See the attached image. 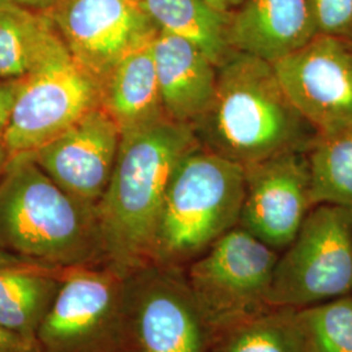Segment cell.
<instances>
[{
  "mask_svg": "<svg viewBox=\"0 0 352 352\" xmlns=\"http://www.w3.org/2000/svg\"><path fill=\"white\" fill-rule=\"evenodd\" d=\"M197 146L192 126L170 119L122 135L97 212L106 265L124 277L154 263L171 177L180 160Z\"/></svg>",
  "mask_w": 352,
  "mask_h": 352,
  "instance_id": "obj_1",
  "label": "cell"
},
{
  "mask_svg": "<svg viewBox=\"0 0 352 352\" xmlns=\"http://www.w3.org/2000/svg\"><path fill=\"white\" fill-rule=\"evenodd\" d=\"M192 129L202 149L243 167L308 151L318 138L289 101L273 64L241 51L218 67L213 102Z\"/></svg>",
  "mask_w": 352,
  "mask_h": 352,
  "instance_id": "obj_2",
  "label": "cell"
},
{
  "mask_svg": "<svg viewBox=\"0 0 352 352\" xmlns=\"http://www.w3.org/2000/svg\"><path fill=\"white\" fill-rule=\"evenodd\" d=\"M0 252L58 269L106 264L97 205L14 154L0 176Z\"/></svg>",
  "mask_w": 352,
  "mask_h": 352,
  "instance_id": "obj_3",
  "label": "cell"
},
{
  "mask_svg": "<svg viewBox=\"0 0 352 352\" xmlns=\"http://www.w3.org/2000/svg\"><path fill=\"white\" fill-rule=\"evenodd\" d=\"M245 168L201 146L176 166L166 193L154 263L186 267L239 225Z\"/></svg>",
  "mask_w": 352,
  "mask_h": 352,
  "instance_id": "obj_4",
  "label": "cell"
},
{
  "mask_svg": "<svg viewBox=\"0 0 352 352\" xmlns=\"http://www.w3.org/2000/svg\"><path fill=\"white\" fill-rule=\"evenodd\" d=\"M278 258L276 250L236 226L187 265V282L209 346L272 308L269 292Z\"/></svg>",
  "mask_w": 352,
  "mask_h": 352,
  "instance_id": "obj_5",
  "label": "cell"
},
{
  "mask_svg": "<svg viewBox=\"0 0 352 352\" xmlns=\"http://www.w3.org/2000/svg\"><path fill=\"white\" fill-rule=\"evenodd\" d=\"M37 342L41 352H135L126 277L106 264L67 269Z\"/></svg>",
  "mask_w": 352,
  "mask_h": 352,
  "instance_id": "obj_6",
  "label": "cell"
},
{
  "mask_svg": "<svg viewBox=\"0 0 352 352\" xmlns=\"http://www.w3.org/2000/svg\"><path fill=\"white\" fill-rule=\"evenodd\" d=\"M352 291V210L320 204L278 258L270 307L302 309Z\"/></svg>",
  "mask_w": 352,
  "mask_h": 352,
  "instance_id": "obj_7",
  "label": "cell"
},
{
  "mask_svg": "<svg viewBox=\"0 0 352 352\" xmlns=\"http://www.w3.org/2000/svg\"><path fill=\"white\" fill-rule=\"evenodd\" d=\"M101 82L71 54L20 81L3 142L14 154L32 153L101 107Z\"/></svg>",
  "mask_w": 352,
  "mask_h": 352,
  "instance_id": "obj_8",
  "label": "cell"
},
{
  "mask_svg": "<svg viewBox=\"0 0 352 352\" xmlns=\"http://www.w3.org/2000/svg\"><path fill=\"white\" fill-rule=\"evenodd\" d=\"M126 312L135 352H206L209 347L184 267L153 263L126 276Z\"/></svg>",
  "mask_w": 352,
  "mask_h": 352,
  "instance_id": "obj_9",
  "label": "cell"
},
{
  "mask_svg": "<svg viewBox=\"0 0 352 352\" xmlns=\"http://www.w3.org/2000/svg\"><path fill=\"white\" fill-rule=\"evenodd\" d=\"M43 13L72 59L100 82L160 32L135 0H58Z\"/></svg>",
  "mask_w": 352,
  "mask_h": 352,
  "instance_id": "obj_10",
  "label": "cell"
},
{
  "mask_svg": "<svg viewBox=\"0 0 352 352\" xmlns=\"http://www.w3.org/2000/svg\"><path fill=\"white\" fill-rule=\"evenodd\" d=\"M272 64L289 101L318 138L352 126L350 43L316 36Z\"/></svg>",
  "mask_w": 352,
  "mask_h": 352,
  "instance_id": "obj_11",
  "label": "cell"
},
{
  "mask_svg": "<svg viewBox=\"0 0 352 352\" xmlns=\"http://www.w3.org/2000/svg\"><path fill=\"white\" fill-rule=\"evenodd\" d=\"M245 168L239 225L279 252L296 238L315 208L308 151H289Z\"/></svg>",
  "mask_w": 352,
  "mask_h": 352,
  "instance_id": "obj_12",
  "label": "cell"
},
{
  "mask_svg": "<svg viewBox=\"0 0 352 352\" xmlns=\"http://www.w3.org/2000/svg\"><path fill=\"white\" fill-rule=\"evenodd\" d=\"M120 142L119 126L98 107L29 154L64 190L98 205L111 180Z\"/></svg>",
  "mask_w": 352,
  "mask_h": 352,
  "instance_id": "obj_13",
  "label": "cell"
},
{
  "mask_svg": "<svg viewBox=\"0 0 352 352\" xmlns=\"http://www.w3.org/2000/svg\"><path fill=\"white\" fill-rule=\"evenodd\" d=\"M151 49L167 119L193 126L213 102L218 67L188 39L162 30Z\"/></svg>",
  "mask_w": 352,
  "mask_h": 352,
  "instance_id": "obj_14",
  "label": "cell"
},
{
  "mask_svg": "<svg viewBox=\"0 0 352 352\" xmlns=\"http://www.w3.org/2000/svg\"><path fill=\"white\" fill-rule=\"evenodd\" d=\"M232 49L270 63L317 36L309 0H244L230 14Z\"/></svg>",
  "mask_w": 352,
  "mask_h": 352,
  "instance_id": "obj_15",
  "label": "cell"
},
{
  "mask_svg": "<svg viewBox=\"0 0 352 352\" xmlns=\"http://www.w3.org/2000/svg\"><path fill=\"white\" fill-rule=\"evenodd\" d=\"M101 107L122 135L167 119L151 41L132 51L101 82Z\"/></svg>",
  "mask_w": 352,
  "mask_h": 352,
  "instance_id": "obj_16",
  "label": "cell"
},
{
  "mask_svg": "<svg viewBox=\"0 0 352 352\" xmlns=\"http://www.w3.org/2000/svg\"><path fill=\"white\" fill-rule=\"evenodd\" d=\"M65 270L0 252V325L37 340Z\"/></svg>",
  "mask_w": 352,
  "mask_h": 352,
  "instance_id": "obj_17",
  "label": "cell"
},
{
  "mask_svg": "<svg viewBox=\"0 0 352 352\" xmlns=\"http://www.w3.org/2000/svg\"><path fill=\"white\" fill-rule=\"evenodd\" d=\"M69 54L43 12L0 4V78L19 80Z\"/></svg>",
  "mask_w": 352,
  "mask_h": 352,
  "instance_id": "obj_18",
  "label": "cell"
},
{
  "mask_svg": "<svg viewBox=\"0 0 352 352\" xmlns=\"http://www.w3.org/2000/svg\"><path fill=\"white\" fill-rule=\"evenodd\" d=\"M158 30L186 38L221 67L236 50L230 43V14L204 0H135Z\"/></svg>",
  "mask_w": 352,
  "mask_h": 352,
  "instance_id": "obj_19",
  "label": "cell"
},
{
  "mask_svg": "<svg viewBox=\"0 0 352 352\" xmlns=\"http://www.w3.org/2000/svg\"><path fill=\"white\" fill-rule=\"evenodd\" d=\"M308 161L315 206L331 204L352 210V126L317 138Z\"/></svg>",
  "mask_w": 352,
  "mask_h": 352,
  "instance_id": "obj_20",
  "label": "cell"
},
{
  "mask_svg": "<svg viewBox=\"0 0 352 352\" xmlns=\"http://www.w3.org/2000/svg\"><path fill=\"white\" fill-rule=\"evenodd\" d=\"M217 352H304L298 309L272 307L228 331Z\"/></svg>",
  "mask_w": 352,
  "mask_h": 352,
  "instance_id": "obj_21",
  "label": "cell"
},
{
  "mask_svg": "<svg viewBox=\"0 0 352 352\" xmlns=\"http://www.w3.org/2000/svg\"><path fill=\"white\" fill-rule=\"evenodd\" d=\"M304 352H352V296L298 309Z\"/></svg>",
  "mask_w": 352,
  "mask_h": 352,
  "instance_id": "obj_22",
  "label": "cell"
},
{
  "mask_svg": "<svg viewBox=\"0 0 352 352\" xmlns=\"http://www.w3.org/2000/svg\"><path fill=\"white\" fill-rule=\"evenodd\" d=\"M317 36L352 43V0H309Z\"/></svg>",
  "mask_w": 352,
  "mask_h": 352,
  "instance_id": "obj_23",
  "label": "cell"
},
{
  "mask_svg": "<svg viewBox=\"0 0 352 352\" xmlns=\"http://www.w3.org/2000/svg\"><path fill=\"white\" fill-rule=\"evenodd\" d=\"M20 81L21 78L19 80L0 78V140H3L4 132L8 126L13 103L20 88Z\"/></svg>",
  "mask_w": 352,
  "mask_h": 352,
  "instance_id": "obj_24",
  "label": "cell"
},
{
  "mask_svg": "<svg viewBox=\"0 0 352 352\" xmlns=\"http://www.w3.org/2000/svg\"><path fill=\"white\" fill-rule=\"evenodd\" d=\"M0 352H41L37 340L0 325Z\"/></svg>",
  "mask_w": 352,
  "mask_h": 352,
  "instance_id": "obj_25",
  "label": "cell"
},
{
  "mask_svg": "<svg viewBox=\"0 0 352 352\" xmlns=\"http://www.w3.org/2000/svg\"><path fill=\"white\" fill-rule=\"evenodd\" d=\"M204 1L212 6L215 10H218L219 12L231 14L239 8L244 0H204Z\"/></svg>",
  "mask_w": 352,
  "mask_h": 352,
  "instance_id": "obj_26",
  "label": "cell"
},
{
  "mask_svg": "<svg viewBox=\"0 0 352 352\" xmlns=\"http://www.w3.org/2000/svg\"><path fill=\"white\" fill-rule=\"evenodd\" d=\"M13 3L25 7L29 10L37 11V12H45L51 8L58 0H12Z\"/></svg>",
  "mask_w": 352,
  "mask_h": 352,
  "instance_id": "obj_27",
  "label": "cell"
},
{
  "mask_svg": "<svg viewBox=\"0 0 352 352\" xmlns=\"http://www.w3.org/2000/svg\"><path fill=\"white\" fill-rule=\"evenodd\" d=\"M13 154L8 151V148L4 145V142L0 140V176L3 175L4 170L7 168L8 164L12 160Z\"/></svg>",
  "mask_w": 352,
  "mask_h": 352,
  "instance_id": "obj_28",
  "label": "cell"
},
{
  "mask_svg": "<svg viewBox=\"0 0 352 352\" xmlns=\"http://www.w3.org/2000/svg\"><path fill=\"white\" fill-rule=\"evenodd\" d=\"M8 1H12V0H0V4H3V3H8Z\"/></svg>",
  "mask_w": 352,
  "mask_h": 352,
  "instance_id": "obj_29",
  "label": "cell"
},
{
  "mask_svg": "<svg viewBox=\"0 0 352 352\" xmlns=\"http://www.w3.org/2000/svg\"><path fill=\"white\" fill-rule=\"evenodd\" d=\"M350 46H351V49H352V43H350Z\"/></svg>",
  "mask_w": 352,
  "mask_h": 352,
  "instance_id": "obj_30",
  "label": "cell"
}]
</instances>
